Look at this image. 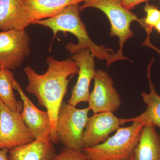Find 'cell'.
<instances>
[{
  "label": "cell",
  "mask_w": 160,
  "mask_h": 160,
  "mask_svg": "<svg viewBox=\"0 0 160 160\" xmlns=\"http://www.w3.org/2000/svg\"><path fill=\"white\" fill-rule=\"evenodd\" d=\"M30 38L26 30L0 31V66L19 68L30 53Z\"/></svg>",
  "instance_id": "obj_6"
},
{
  "label": "cell",
  "mask_w": 160,
  "mask_h": 160,
  "mask_svg": "<svg viewBox=\"0 0 160 160\" xmlns=\"http://www.w3.org/2000/svg\"><path fill=\"white\" fill-rule=\"evenodd\" d=\"M8 152L9 150L6 149H0V160H9Z\"/></svg>",
  "instance_id": "obj_22"
},
{
  "label": "cell",
  "mask_w": 160,
  "mask_h": 160,
  "mask_svg": "<svg viewBox=\"0 0 160 160\" xmlns=\"http://www.w3.org/2000/svg\"><path fill=\"white\" fill-rule=\"evenodd\" d=\"M121 125L120 118L112 112L93 114L88 118L83 132L84 149L94 147L104 142L111 133L120 128Z\"/></svg>",
  "instance_id": "obj_11"
},
{
  "label": "cell",
  "mask_w": 160,
  "mask_h": 160,
  "mask_svg": "<svg viewBox=\"0 0 160 160\" xmlns=\"http://www.w3.org/2000/svg\"><path fill=\"white\" fill-rule=\"evenodd\" d=\"M35 140L20 112L12 111L0 101V149L9 150Z\"/></svg>",
  "instance_id": "obj_7"
},
{
  "label": "cell",
  "mask_w": 160,
  "mask_h": 160,
  "mask_svg": "<svg viewBox=\"0 0 160 160\" xmlns=\"http://www.w3.org/2000/svg\"><path fill=\"white\" fill-rule=\"evenodd\" d=\"M56 154L55 148L49 138L38 139L9 149L8 157L9 160H51Z\"/></svg>",
  "instance_id": "obj_14"
},
{
  "label": "cell",
  "mask_w": 160,
  "mask_h": 160,
  "mask_svg": "<svg viewBox=\"0 0 160 160\" xmlns=\"http://www.w3.org/2000/svg\"><path fill=\"white\" fill-rule=\"evenodd\" d=\"M154 28L157 31L158 33L160 34V20L154 26Z\"/></svg>",
  "instance_id": "obj_23"
},
{
  "label": "cell",
  "mask_w": 160,
  "mask_h": 160,
  "mask_svg": "<svg viewBox=\"0 0 160 160\" xmlns=\"http://www.w3.org/2000/svg\"><path fill=\"white\" fill-rule=\"evenodd\" d=\"M51 160H92L83 151L73 150L64 147L56 153Z\"/></svg>",
  "instance_id": "obj_19"
},
{
  "label": "cell",
  "mask_w": 160,
  "mask_h": 160,
  "mask_svg": "<svg viewBox=\"0 0 160 160\" xmlns=\"http://www.w3.org/2000/svg\"><path fill=\"white\" fill-rule=\"evenodd\" d=\"M13 73L9 69H0V101L12 111L21 112L23 103L18 101L13 92L15 82Z\"/></svg>",
  "instance_id": "obj_17"
},
{
  "label": "cell",
  "mask_w": 160,
  "mask_h": 160,
  "mask_svg": "<svg viewBox=\"0 0 160 160\" xmlns=\"http://www.w3.org/2000/svg\"><path fill=\"white\" fill-rule=\"evenodd\" d=\"M130 126L120 127L104 142L83 151L92 160H132L144 124L132 122Z\"/></svg>",
  "instance_id": "obj_3"
},
{
  "label": "cell",
  "mask_w": 160,
  "mask_h": 160,
  "mask_svg": "<svg viewBox=\"0 0 160 160\" xmlns=\"http://www.w3.org/2000/svg\"><path fill=\"white\" fill-rule=\"evenodd\" d=\"M146 32L147 37H146L145 41L142 43V45L143 46H146V47H149V48L153 49L154 51L157 52L160 56V49L158 48L156 46H155L152 43L151 40H150V35H151V32Z\"/></svg>",
  "instance_id": "obj_21"
},
{
  "label": "cell",
  "mask_w": 160,
  "mask_h": 160,
  "mask_svg": "<svg viewBox=\"0 0 160 160\" xmlns=\"http://www.w3.org/2000/svg\"><path fill=\"white\" fill-rule=\"evenodd\" d=\"M143 10L146 15V17L142 19V27L146 31L152 32V29L160 20V10L157 6L146 2Z\"/></svg>",
  "instance_id": "obj_18"
},
{
  "label": "cell",
  "mask_w": 160,
  "mask_h": 160,
  "mask_svg": "<svg viewBox=\"0 0 160 160\" xmlns=\"http://www.w3.org/2000/svg\"><path fill=\"white\" fill-rule=\"evenodd\" d=\"M79 4L69 5L53 17L33 21L31 25L48 27L51 29L54 37L59 32H70L76 37L78 42L77 44L70 42L66 45V49L68 52L72 55L82 49H89L95 58L106 61V66H110L117 62L115 58V52L112 49L106 48L104 46H98L92 41L85 24L80 17Z\"/></svg>",
  "instance_id": "obj_2"
},
{
  "label": "cell",
  "mask_w": 160,
  "mask_h": 160,
  "mask_svg": "<svg viewBox=\"0 0 160 160\" xmlns=\"http://www.w3.org/2000/svg\"><path fill=\"white\" fill-rule=\"evenodd\" d=\"M90 8L99 9L106 15L111 25L110 36L118 38L119 49L115 54L117 61L129 60L123 55V47L127 40L134 35L130 28L131 23L136 21L142 26V19L126 9L122 5V0H86L79 6L80 12Z\"/></svg>",
  "instance_id": "obj_4"
},
{
  "label": "cell",
  "mask_w": 160,
  "mask_h": 160,
  "mask_svg": "<svg viewBox=\"0 0 160 160\" xmlns=\"http://www.w3.org/2000/svg\"><path fill=\"white\" fill-rule=\"evenodd\" d=\"M159 4H160V1H159Z\"/></svg>",
  "instance_id": "obj_24"
},
{
  "label": "cell",
  "mask_w": 160,
  "mask_h": 160,
  "mask_svg": "<svg viewBox=\"0 0 160 160\" xmlns=\"http://www.w3.org/2000/svg\"><path fill=\"white\" fill-rule=\"evenodd\" d=\"M47 71L40 74L29 66L24 68L28 84L26 91L33 95L40 106L49 113L52 126L50 138L52 142H59L56 132L58 114L69 86V81L78 74V68L71 58L59 61L49 56L46 59Z\"/></svg>",
  "instance_id": "obj_1"
},
{
  "label": "cell",
  "mask_w": 160,
  "mask_h": 160,
  "mask_svg": "<svg viewBox=\"0 0 160 160\" xmlns=\"http://www.w3.org/2000/svg\"><path fill=\"white\" fill-rule=\"evenodd\" d=\"M13 87L18 92L23 103L21 117L35 139L50 138L52 126L48 112L42 111L35 106L16 80Z\"/></svg>",
  "instance_id": "obj_10"
},
{
  "label": "cell",
  "mask_w": 160,
  "mask_h": 160,
  "mask_svg": "<svg viewBox=\"0 0 160 160\" xmlns=\"http://www.w3.org/2000/svg\"><path fill=\"white\" fill-rule=\"evenodd\" d=\"M155 126L145 125L132 160H160V134Z\"/></svg>",
  "instance_id": "obj_16"
},
{
  "label": "cell",
  "mask_w": 160,
  "mask_h": 160,
  "mask_svg": "<svg viewBox=\"0 0 160 160\" xmlns=\"http://www.w3.org/2000/svg\"><path fill=\"white\" fill-rule=\"evenodd\" d=\"M154 62V59L152 58L147 68L146 75L149 82L150 92L149 93H142L143 102L147 106L146 110L136 117L120 118L121 125L128 122H138L143 123L145 126H154L160 128V96L157 92L151 76L152 66Z\"/></svg>",
  "instance_id": "obj_13"
},
{
  "label": "cell",
  "mask_w": 160,
  "mask_h": 160,
  "mask_svg": "<svg viewBox=\"0 0 160 160\" xmlns=\"http://www.w3.org/2000/svg\"><path fill=\"white\" fill-rule=\"evenodd\" d=\"M1 66H0V69H1Z\"/></svg>",
  "instance_id": "obj_25"
},
{
  "label": "cell",
  "mask_w": 160,
  "mask_h": 160,
  "mask_svg": "<svg viewBox=\"0 0 160 160\" xmlns=\"http://www.w3.org/2000/svg\"><path fill=\"white\" fill-rule=\"evenodd\" d=\"M94 58L89 49H82L72 55L71 58L74 60L79 69L77 81L72 89L70 98L67 101L72 106L76 107L80 103L88 102L90 83L96 72Z\"/></svg>",
  "instance_id": "obj_9"
},
{
  "label": "cell",
  "mask_w": 160,
  "mask_h": 160,
  "mask_svg": "<svg viewBox=\"0 0 160 160\" xmlns=\"http://www.w3.org/2000/svg\"><path fill=\"white\" fill-rule=\"evenodd\" d=\"M94 88L90 93L88 102L89 109L94 114L103 112L113 113L122 105L118 92L113 86V80L106 72L96 70Z\"/></svg>",
  "instance_id": "obj_8"
},
{
  "label": "cell",
  "mask_w": 160,
  "mask_h": 160,
  "mask_svg": "<svg viewBox=\"0 0 160 160\" xmlns=\"http://www.w3.org/2000/svg\"><path fill=\"white\" fill-rule=\"evenodd\" d=\"M148 1L149 0H122V6L129 10H132L141 3Z\"/></svg>",
  "instance_id": "obj_20"
},
{
  "label": "cell",
  "mask_w": 160,
  "mask_h": 160,
  "mask_svg": "<svg viewBox=\"0 0 160 160\" xmlns=\"http://www.w3.org/2000/svg\"><path fill=\"white\" fill-rule=\"evenodd\" d=\"M31 25L22 0H0V30H25Z\"/></svg>",
  "instance_id": "obj_12"
},
{
  "label": "cell",
  "mask_w": 160,
  "mask_h": 160,
  "mask_svg": "<svg viewBox=\"0 0 160 160\" xmlns=\"http://www.w3.org/2000/svg\"><path fill=\"white\" fill-rule=\"evenodd\" d=\"M90 110L89 107L78 109L63 102L57 120L56 132L59 142L65 147L83 151V132Z\"/></svg>",
  "instance_id": "obj_5"
},
{
  "label": "cell",
  "mask_w": 160,
  "mask_h": 160,
  "mask_svg": "<svg viewBox=\"0 0 160 160\" xmlns=\"http://www.w3.org/2000/svg\"><path fill=\"white\" fill-rule=\"evenodd\" d=\"M86 0H22L31 23L37 20L53 17L72 4Z\"/></svg>",
  "instance_id": "obj_15"
}]
</instances>
